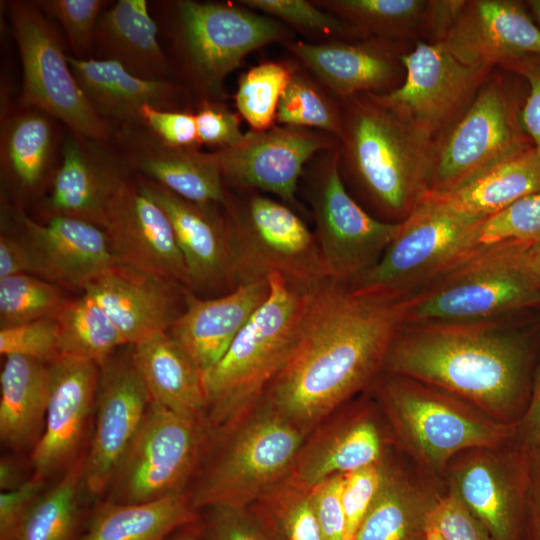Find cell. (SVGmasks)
<instances>
[{
  "label": "cell",
  "mask_w": 540,
  "mask_h": 540,
  "mask_svg": "<svg viewBox=\"0 0 540 540\" xmlns=\"http://www.w3.org/2000/svg\"><path fill=\"white\" fill-rule=\"evenodd\" d=\"M202 511L205 540H277L249 508L214 506Z\"/></svg>",
  "instance_id": "50"
},
{
  "label": "cell",
  "mask_w": 540,
  "mask_h": 540,
  "mask_svg": "<svg viewBox=\"0 0 540 540\" xmlns=\"http://www.w3.org/2000/svg\"><path fill=\"white\" fill-rule=\"evenodd\" d=\"M371 413V408L362 406L305 441L283 482L309 490L334 475L384 459L385 438Z\"/></svg>",
  "instance_id": "30"
},
{
  "label": "cell",
  "mask_w": 540,
  "mask_h": 540,
  "mask_svg": "<svg viewBox=\"0 0 540 540\" xmlns=\"http://www.w3.org/2000/svg\"><path fill=\"white\" fill-rule=\"evenodd\" d=\"M404 79L393 90L373 93L415 129L437 140L464 113L493 68L459 61L443 42H418L401 56Z\"/></svg>",
  "instance_id": "15"
},
{
  "label": "cell",
  "mask_w": 540,
  "mask_h": 540,
  "mask_svg": "<svg viewBox=\"0 0 540 540\" xmlns=\"http://www.w3.org/2000/svg\"><path fill=\"white\" fill-rule=\"evenodd\" d=\"M518 440L530 456L540 455V360L535 368L527 410L518 423Z\"/></svg>",
  "instance_id": "57"
},
{
  "label": "cell",
  "mask_w": 540,
  "mask_h": 540,
  "mask_svg": "<svg viewBox=\"0 0 540 540\" xmlns=\"http://www.w3.org/2000/svg\"><path fill=\"white\" fill-rule=\"evenodd\" d=\"M540 191V154L535 147L512 155L449 191L428 192L455 212L486 219Z\"/></svg>",
  "instance_id": "37"
},
{
  "label": "cell",
  "mask_w": 540,
  "mask_h": 540,
  "mask_svg": "<svg viewBox=\"0 0 540 540\" xmlns=\"http://www.w3.org/2000/svg\"><path fill=\"white\" fill-rule=\"evenodd\" d=\"M144 125L155 135L174 146H200L193 111H165L145 105Z\"/></svg>",
  "instance_id": "56"
},
{
  "label": "cell",
  "mask_w": 540,
  "mask_h": 540,
  "mask_svg": "<svg viewBox=\"0 0 540 540\" xmlns=\"http://www.w3.org/2000/svg\"><path fill=\"white\" fill-rule=\"evenodd\" d=\"M146 385L135 366L132 346L99 366L93 428L86 449L84 481L91 500L108 491L136 438L150 405Z\"/></svg>",
  "instance_id": "18"
},
{
  "label": "cell",
  "mask_w": 540,
  "mask_h": 540,
  "mask_svg": "<svg viewBox=\"0 0 540 540\" xmlns=\"http://www.w3.org/2000/svg\"><path fill=\"white\" fill-rule=\"evenodd\" d=\"M527 243L481 245L467 259L400 300L402 325L503 319L540 305V285L525 261Z\"/></svg>",
  "instance_id": "8"
},
{
  "label": "cell",
  "mask_w": 540,
  "mask_h": 540,
  "mask_svg": "<svg viewBox=\"0 0 540 540\" xmlns=\"http://www.w3.org/2000/svg\"><path fill=\"white\" fill-rule=\"evenodd\" d=\"M294 70L292 64L267 61L252 66L240 76L235 104L251 130H265L276 125L277 107Z\"/></svg>",
  "instance_id": "43"
},
{
  "label": "cell",
  "mask_w": 540,
  "mask_h": 540,
  "mask_svg": "<svg viewBox=\"0 0 540 540\" xmlns=\"http://www.w3.org/2000/svg\"><path fill=\"white\" fill-rule=\"evenodd\" d=\"M202 538L201 520L177 530L168 540H200Z\"/></svg>",
  "instance_id": "62"
},
{
  "label": "cell",
  "mask_w": 540,
  "mask_h": 540,
  "mask_svg": "<svg viewBox=\"0 0 540 540\" xmlns=\"http://www.w3.org/2000/svg\"><path fill=\"white\" fill-rule=\"evenodd\" d=\"M208 439L207 420L179 415L151 401L106 499L145 503L185 491L198 470Z\"/></svg>",
  "instance_id": "14"
},
{
  "label": "cell",
  "mask_w": 540,
  "mask_h": 540,
  "mask_svg": "<svg viewBox=\"0 0 540 540\" xmlns=\"http://www.w3.org/2000/svg\"><path fill=\"white\" fill-rule=\"evenodd\" d=\"M23 273L33 275V262L27 246L21 238L2 234L0 237V279Z\"/></svg>",
  "instance_id": "58"
},
{
  "label": "cell",
  "mask_w": 540,
  "mask_h": 540,
  "mask_svg": "<svg viewBox=\"0 0 540 540\" xmlns=\"http://www.w3.org/2000/svg\"><path fill=\"white\" fill-rule=\"evenodd\" d=\"M236 191L227 189L222 206L237 287L279 273L308 293L329 279L314 232L299 213L258 191Z\"/></svg>",
  "instance_id": "9"
},
{
  "label": "cell",
  "mask_w": 540,
  "mask_h": 540,
  "mask_svg": "<svg viewBox=\"0 0 540 540\" xmlns=\"http://www.w3.org/2000/svg\"><path fill=\"white\" fill-rule=\"evenodd\" d=\"M30 478V477H29ZM23 466L13 456L3 455L0 459V490L1 492L14 490L25 483Z\"/></svg>",
  "instance_id": "60"
},
{
  "label": "cell",
  "mask_w": 540,
  "mask_h": 540,
  "mask_svg": "<svg viewBox=\"0 0 540 540\" xmlns=\"http://www.w3.org/2000/svg\"><path fill=\"white\" fill-rule=\"evenodd\" d=\"M132 173L113 143L68 131L46 201L50 216L74 217L104 228L111 198Z\"/></svg>",
  "instance_id": "23"
},
{
  "label": "cell",
  "mask_w": 540,
  "mask_h": 540,
  "mask_svg": "<svg viewBox=\"0 0 540 540\" xmlns=\"http://www.w3.org/2000/svg\"><path fill=\"white\" fill-rule=\"evenodd\" d=\"M485 219L453 211L430 193L400 222L379 261L356 277V294L400 301L476 252Z\"/></svg>",
  "instance_id": "10"
},
{
  "label": "cell",
  "mask_w": 540,
  "mask_h": 540,
  "mask_svg": "<svg viewBox=\"0 0 540 540\" xmlns=\"http://www.w3.org/2000/svg\"><path fill=\"white\" fill-rule=\"evenodd\" d=\"M241 5L272 17L306 36L310 43L366 39L334 14L306 0H240Z\"/></svg>",
  "instance_id": "45"
},
{
  "label": "cell",
  "mask_w": 540,
  "mask_h": 540,
  "mask_svg": "<svg viewBox=\"0 0 540 540\" xmlns=\"http://www.w3.org/2000/svg\"><path fill=\"white\" fill-rule=\"evenodd\" d=\"M68 299L62 287L32 274L0 279V327L54 318Z\"/></svg>",
  "instance_id": "44"
},
{
  "label": "cell",
  "mask_w": 540,
  "mask_h": 540,
  "mask_svg": "<svg viewBox=\"0 0 540 540\" xmlns=\"http://www.w3.org/2000/svg\"><path fill=\"white\" fill-rule=\"evenodd\" d=\"M49 365L5 357L0 373V440L14 452L33 451L44 431L50 399Z\"/></svg>",
  "instance_id": "34"
},
{
  "label": "cell",
  "mask_w": 540,
  "mask_h": 540,
  "mask_svg": "<svg viewBox=\"0 0 540 540\" xmlns=\"http://www.w3.org/2000/svg\"><path fill=\"white\" fill-rule=\"evenodd\" d=\"M54 318L59 356L100 366L119 347L127 345L105 311L84 293L81 297L68 299Z\"/></svg>",
  "instance_id": "40"
},
{
  "label": "cell",
  "mask_w": 540,
  "mask_h": 540,
  "mask_svg": "<svg viewBox=\"0 0 540 540\" xmlns=\"http://www.w3.org/2000/svg\"><path fill=\"white\" fill-rule=\"evenodd\" d=\"M338 147L316 155L303 175L328 277L348 284L379 261L400 222L374 217L349 193L340 174Z\"/></svg>",
  "instance_id": "13"
},
{
  "label": "cell",
  "mask_w": 540,
  "mask_h": 540,
  "mask_svg": "<svg viewBox=\"0 0 540 540\" xmlns=\"http://www.w3.org/2000/svg\"><path fill=\"white\" fill-rule=\"evenodd\" d=\"M250 510L277 540H323L314 514L310 489L281 482Z\"/></svg>",
  "instance_id": "42"
},
{
  "label": "cell",
  "mask_w": 540,
  "mask_h": 540,
  "mask_svg": "<svg viewBox=\"0 0 540 540\" xmlns=\"http://www.w3.org/2000/svg\"><path fill=\"white\" fill-rule=\"evenodd\" d=\"M50 399L44 431L30 453L32 476L47 482L62 475L86 450L94 419L99 366L59 356L49 364Z\"/></svg>",
  "instance_id": "19"
},
{
  "label": "cell",
  "mask_w": 540,
  "mask_h": 540,
  "mask_svg": "<svg viewBox=\"0 0 540 540\" xmlns=\"http://www.w3.org/2000/svg\"><path fill=\"white\" fill-rule=\"evenodd\" d=\"M13 212L35 276L83 291L92 279L117 263L105 230L93 223L53 215L43 224L19 209Z\"/></svg>",
  "instance_id": "22"
},
{
  "label": "cell",
  "mask_w": 540,
  "mask_h": 540,
  "mask_svg": "<svg viewBox=\"0 0 540 540\" xmlns=\"http://www.w3.org/2000/svg\"><path fill=\"white\" fill-rule=\"evenodd\" d=\"M103 229L117 263L190 290L188 270L172 225L134 178L124 181L111 198Z\"/></svg>",
  "instance_id": "20"
},
{
  "label": "cell",
  "mask_w": 540,
  "mask_h": 540,
  "mask_svg": "<svg viewBox=\"0 0 540 540\" xmlns=\"http://www.w3.org/2000/svg\"><path fill=\"white\" fill-rule=\"evenodd\" d=\"M32 3L49 19L60 24L72 56L77 59L94 58V32L107 1L33 0Z\"/></svg>",
  "instance_id": "46"
},
{
  "label": "cell",
  "mask_w": 540,
  "mask_h": 540,
  "mask_svg": "<svg viewBox=\"0 0 540 540\" xmlns=\"http://www.w3.org/2000/svg\"><path fill=\"white\" fill-rule=\"evenodd\" d=\"M525 5L529 14L540 28V0L525 1Z\"/></svg>",
  "instance_id": "63"
},
{
  "label": "cell",
  "mask_w": 540,
  "mask_h": 540,
  "mask_svg": "<svg viewBox=\"0 0 540 540\" xmlns=\"http://www.w3.org/2000/svg\"><path fill=\"white\" fill-rule=\"evenodd\" d=\"M86 450L42 493L32 508L20 540H79L86 526L88 496L84 481Z\"/></svg>",
  "instance_id": "39"
},
{
  "label": "cell",
  "mask_w": 540,
  "mask_h": 540,
  "mask_svg": "<svg viewBox=\"0 0 540 540\" xmlns=\"http://www.w3.org/2000/svg\"><path fill=\"white\" fill-rule=\"evenodd\" d=\"M524 261L530 274L540 285V241L526 244Z\"/></svg>",
  "instance_id": "61"
},
{
  "label": "cell",
  "mask_w": 540,
  "mask_h": 540,
  "mask_svg": "<svg viewBox=\"0 0 540 540\" xmlns=\"http://www.w3.org/2000/svg\"><path fill=\"white\" fill-rule=\"evenodd\" d=\"M269 293L268 280L243 284L211 298L185 289L184 309L167 333L203 373L225 354Z\"/></svg>",
  "instance_id": "28"
},
{
  "label": "cell",
  "mask_w": 540,
  "mask_h": 540,
  "mask_svg": "<svg viewBox=\"0 0 540 540\" xmlns=\"http://www.w3.org/2000/svg\"><path fill=\"white\" fill-rule=\"evenodd\" d=\"M306 436L263 399L235 425L209 427L200 472L189 492L194 508H249L285 480Z\"/></svg>",
  "instance_id": "6"
},
{
  "label": "cell",
  "mask_w": 540,
  "mask_h": 540,
  "mask_svg": "<svg viewBox=\"0 0 540 540\" xmlns=\"http://www.w3.org/2000/svg\"><path fill=\"white\" fill-rule=\"evenodd\" d=\"M431 523L445 540H493L485 527L447 489L438 500Z\"/></svg>",
  "instance_id": "52"
},
{
  "label": "cell",
  "mask_w": 540,
  "mask_h": 540,
  "mask_svg": "<svg viewBox=\"0 0 540 540\" xmlns=\"http://www.w3.org/2000/svg\"><path fill=\"white\" fill-rule=\"evenodd\" d=\"M498 68L521 77L527 84L521 119L526 133L540 154V54H525Z\"/></svg>",
  "instance_id": "55"
},
{
  "label": "cell",
  "mask_w": 540,
  "mask_h": 540,
  "mask_svg": "<svg viewBox=\"0 0 540 540\" xmlns=\"http://www.w3.org/2000/svg\"><path fill=\"white\" fill-rule=\"evenodd\" d=\"M531 457L518 440L463 451L449 463L445 489L493 540H524Z\"/></svg>",
  "instance_id": "16"
},
{
  "label": "cell",
  "mask_w": 540,
  "mask_h": 540,
  "mask_svg": "<svg viewBox=\"0 0 540 540\" xmlns=\"http://www.w3.org/2000/svg\"><path fill=\"white\" fill-rule=\"evenodd\" d=\"M530 457V479L524 540H540V455Z\"/></svg>",
  "instance_id": "59"
},
{
  "label": "cell",
  "mask_w": 540,
  "mask_h": 540,
  "mask_svg": "<svg viewBox=\"0 0 540 540\" xmlns=\"http://www.w3.org/2000/svg\"><path fill=\"white\" fill-rule=\"evenodd\" d=\"M394 439L416 469L444 486L459 453L497 447L518 436V424L502 423L472 404L421 381L383 372L371 387Z\"/></svg>",
  "instance_id": "5"
},
{
  "label": "cell",
  "mask_w": 540,
  "mask_h": 540,
  "mask_svg": "<svg viewBox=\"0 0 540 540\" xmlns=\"http://www.w3.org/2000/svg\"><path fill=\"white\" fill-rule=\"evenodd\" d=\"M134 176L140 190L172 225L188 270L190 291L223 295L237 288L223 206L191 202L150 179Z\"/></svg>",
  "instance_id": "21"
},
{
  "label": "cell",
  "mask_w": 540,
  "mask_h": 540,
  "mask_svg": "<svg viewBox=\"0 0 540 540\" xmlns=\"http://www.w3.org/2000/svg\"><path fill=\"white\" fill-rule=\"evenodd\" d=\"M159 5L175 80L198 102L224 101L225 79L247 55L293 40L285 24L238 2L176 0Z\"/></svg>",
  "instance_id": "4"
},
{
  "label": "cell",
  "mask_w": 540,
  "mask_h": 540,
  "mask_svg": "<svg viewBox=\"0 0 540 540\" xmlns=\"http://www.w3.org/2000/svg\"><path fill=\"white\" fill-rule=\"evenodd\" d=\"M200 520L187 490L145 503L105 499L91 511L79 540H168Z\"/></svg>",
  "instance_id": "36"
},
{
  "label": "cell",
  "mask_w": 540,
  "mask_h": 540,
  "mask_svg": "<svg viewBox=\"0 0 540 540\" xmlns=\"http://www.w3.org/2000/svg\"><path fill=\"white\" fill-rule=\"evenodd\" d=\"M338 146L339 140L325 132L276 124L250 130L238 144L213 154L226 187L271 193L300 214L305 208L296 193L307 164Z\"/></svg>",
  "instance_id": "17"
},
{
  "label": "cell",
  "mask_w": 540,
  "mask_h": 540,
  "mask_svg": "<svg viewBox=\"0 0 540 540\" xmlns=\"http://www.w3.org/2000/svg\"><path fill=\"white\" fill-rule=\"evenodd\" d=\"M112 143L133 174L191 202L225 203L227 187L213 152L168 144L145 125L116 127Z\"/></svg>",
  "instance_id": "26"
},
{
  "label": "cell",
  "mask_w": 540,
  "mask_h": 540,
  "mask_svg": "<svg viewBox=\"0 0 540 540\" xmlns=\"http://www.w3.org/2000/svg\"><path fill=\"white\" fill-rule=\"evenodd\" d=\"M503 319L401 325L383 372L434 386L499 422L518 424L535 369L530 345Z\"/></svg>",
  "instance_id": "2"
},
{
  "label": "cell",
  "mask_w": 540,
  "mask_h": 540,
  "mask_svg": "<svg viewBox=\"0 0 540 540\" xmlns=\"http://www.w3.org/2000/svg\"><path fill=\"white\" fill-rule=\"evenodd\" d=\"M540 241V191L486 218L479 227V245Z\"/></svg>",
  "instance_id": "47"
},
{
  "label": "cell",
  "mask_w": 540,
  "mask_h": 540,
  "mask_svg": "<svg viewBox=\"0 0 540 540\" xmlns=\"http://www.w3.org/2000/svg\"><path fill=\"white\" fill-rule=\"evenodd\" d=\"M59 123L37 108L1 110V173L20 197L38 193L48 182L52 185L62 159Z\"/></svg>",
  "instance_id": "31"
},
{
  "label": "cell",
  "mask_w": 540,
  "mask_h": 540,
  "mask_svg": "<svg viewBox=\"0 0 540 540\" xmlns=\"http://www.w3.org/2000/svg\"><path fill=\"white\" fill-rule=\"evenodd\" d=\"M309 73L338 99L361 93H386L403 79V54L396 41L366 38L355 41L284 44Z\"/></svg>",
  "instance_id": "27"
},
{
  "label": "cell",
  "mask_w": 540,
  "mask_h": 540,
  "mask_svg": "<svg viewBox=\"0 0 540 540\" xmlns=\"http://www.w3.org/2000/svg\"><path fill=\"white\" fill-rule=\"evenodd\" d=\"M70 68L94 110L118 126L144 125L145 105L165 111H192L187 90L177 81L139 78L117 62L77 59L67 55Z\"/></svg>",
  "instance_id": "29"
},
{
  "label": "cell",
  "mask_w": 540,
  "mask_h": 540,
  "mask_svg": "<svg viewBox=\"0 0 540 540\" xmlns=\"http://www.w3.org/2000/svg\"><path fill=\"white\" fill-rule=\"evenodd\" d=\"M387 464L379 462L343 475L342 505L346 520V540H352L383 479Z\"/></svg>",
  "instance_id": "49"
},
{
  "label": "cell",
  "mask_w": 540,
  "mask_h": 540,
  "mask_svg": "<svg viewBox=\"0 0 540 540\" xmlns=\"http://www.w3.org/2000/svg\"><path fill=\"white\" fill-rule=\"evenodd\" d=\"M46 483L31 475L20 487L0 493V540H20L32 508L46 490Z\"/></svg>",
  "instance_id": "54"
},
{
  "label": "cell",
  "mask_w": 540,
  "mask_h": 540,
  "mask_svg": "<svg viewBox=\"0 0 540 540\" xmlns=\"http://www.w3.org/2000/svg\"><path fill=\"white\" fill-rule=\"evenodd\" d=\"M159 25L145 0H118L97 22L94 58L117 62L146 80L176 81L169 56L158 41Z\"/></svg>",
  "instance_id": "33"
},
{
  "label": "cell",
  "mask_w": 540,
  "mask_h": 540,
  "mask_svg": "<svg viewBox=\"0 0 540 540\" xmlns=\"http://www.w3.org/2000/svg\"><path fill=\"white\" fill-rule=\"evenodd\" d=\"M401 325L400 301L328 279L306 294L289 356L261 399L308 434L372 387Z\"/></svg>",
  "instance_id": "1"
},
{
  "label": "cell",
  "mask_w": 540,
  "mask_h": 540,
  "mask_svg": "<svg viewBox=\"0 0 540 540\" xmlns=\"http://www.w3.org/2000/svg\"><path fill=\"white\" fill-rule=\"evenodd\" d=\"M0 353L4 357L18 355L49 364L59 357L55 318L1 328Z\"/></svg>",
  "instance_id": "48"
},
{
  "label": "cell",
  "mask_w": 540,
  "mask_h": 540,
  "mask_svg": "<svg viewBox=\"0 0 540 540\" xmlns=\"http://www.w3.org/2000/svg\"><path fill=\"white\" fill-rule=\"evenodd\" d=\"M343 181L383 221H403L430 190L436 140L381 104L373 93L341 99Z\"/></svg>",
  "instance_id": "3"
},
{
  "label": "cell",
  "mask_w": 540,
  "mask_h": 540,
  "mask_svg": "<svg viewBox=\"0 0 540 540\" xmlns=\"http://www.w3.org/2000/svg\"><path fill=\"white\" fill-rule=\"evenodd\" d=\"M419 470L390 462L352 540H424L431 515L445 491Z\"/></svg>",
  "instance_id": "32"
},
{
  "label": "cell",
  "mask_w": 540,
  "mask_h": 540,
  "mask_svg": "<svg viewBox=\"0 0 540 540\" xmlns=\"http://www.w3.org/2000/svg\"><path fill=\"white\" fill-rule=\"evenodd\" d=\"M276 123L315 129L339 140L342 133L340 99L332 95L310 73L295 68L280 98Z\"/></svg>",
  "instance_id": "41"
},
{
  "label": "cell",
  "mask_w": 540,
  "mask_h": 540,
  "mask_svg": "<svg viewBox=\"0 0 540 540\" xmlns=\"http://www.w3.org/2000/svg\"><path fill=\"white\" fill-rule=\"evenodd\" d=\"M7 6L23 72L19 106L40 109L75 134L112 143L116 127L89 103L50 19L32 1L12 0Z\"/></svg>",
  "instance_id": "12"
},
{
  "label": "cell",
  "mask_w": 540,
  "mask_h": 540,
  "mask_svg": "<svg viewBox=\"0 0 540 540\" xmlns=\"http://www.w3.org/2000/svg\"><path fill=\"white\" fill-rule=\"evenodd\" d=\"M194 114L200 145L212 146L215 150L225 149L238 144L245 135L239 116L224 101H200Z\"/></svg>",
  "instance_id": "51"
},
{
  "label": "cell",
  "mask_w": 540,
  "mask_h": 540,
  "mask_svg": "<svg viewBox=\"0 0 540 540\" xmlns=\"http://www.w3.org/2000/svg\"><path fill=\"white\" fill-rule=\"evenodd\" d=\"M270 293L220 360L201 373L211 429L235 425L261 400L286 362L306 294L279 274L267 277Z\"/></svg>",
  "instance_id": "7"
},
{
  "label": "cell",
  "mask_w": 540,
  "mask_h": 540,
  "mask_svg": "<svg viewBox=\"0 0 540 540\" xmlns=\"http://www.w3.org/2000/svg\"><path fill=\"white\" fill-rule=\"evenodd\" d=\"M504 72L491 73L464 113L436 140L429 192L453 190L534 147L521 119L527 84Z\"/></svg>",
  "instance_id": "11"
},
{
  "label": "cell",
  "mask_w": 540,
  "mask_h": 540,
  "mask_svg": "<svg viewBox=\"0 0 540 540\" xmlns=\"http://www.w3.org/2000/svg\"><path fill=\"white\" fill-rule=\"evenodd\" d=\"M424 540H445L439 530L431 523L427 528Z\"/></svg>",
  "instance_id": "64"
},
{
  "label": "cell",
  "mask_w": 540,
  "mask_h": 540,
  "mask_svg": "<svg viewBox=\"0 0 540 540\" xmlns=\"http://www.w3.org/2000/svg\"><path fill=\"white\" fill-rule=\"evenodd\" d=\"M131 346L152 402L185 417L207 420L201 372L167 332Z\"/></svg>",
  "instance_id": "35"
},
{
  "label": "cell",
  "mask_w": 540,
  "mask_h": 540,
  "mask_svg": "<svg viewBox=\"0 0 540 540\" xmlns=\"http://www.w3.org/2000/svg\"><path fill=\"white\" fill-rule=\"evenodd\" d=\"M343 475L337 474L310 489V498L323 540H346L342 505Z\"/></svg>",
  "instance_id": "53"
},
{
  "label": "cell",
  "mask_w": 540,
  "mask_h": 540,
  "mask_svg": "<svg viewBox=\"0 0 540 540\" xmlns=\"http://www.w3.org/2000/svg\"><path fill=\"white\" fill-rule=\"evenodd\" d=\"M441 42L464 64L494 68L540 54V28L525 2L464 1Z\"/></svg>",
  "instance_id": "25"
},
{
  "label": "cell",
  "mask_w": 540,
  "mask_h": 540,
  "mask_svg": "<svg viewBox=\"0 0 540 540\" xmlns=\"http://www.w3.org/2000/svg\"><path fill=\"white\" fill-rule=\"evenodd\" d=\"M365 38L396 41L419 34L435 37L436 1L425 0H313Z\"/></svg>",
  "instance_id": "38"
},
{
  "label": "cell",
  "mask_w": 540,
  "mask_h": 540,
  "mask_svg": "<svg viewBox=\"0 0 540 540\" xmlns=\"http://www.w3.org/2000/svg\"><path fill=\"white\" fill-rule=\"evenodd\" d=\"M171 281L116 263L84 288L127 345L167 332L184 309V290Z\"/></svg>",
  "instance_id": "24"
}]
</instances>
